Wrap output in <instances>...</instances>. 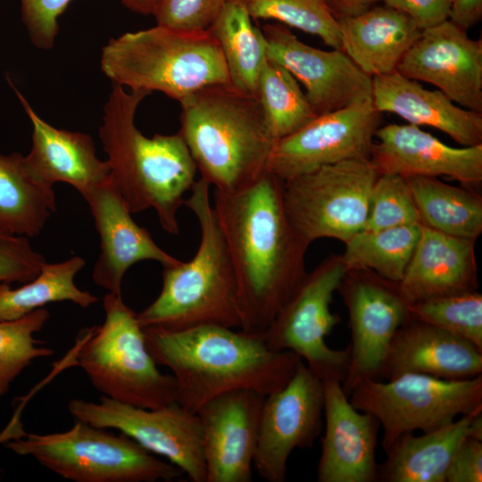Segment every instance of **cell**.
I'll use <instances>...</instances> for the list:
<instances>
[{"label":"cell","mask_w":482,"mask_h":482,"mask_svg":"<svg viewBox=\"0 0 482 482\" xmlns=\"http://www.w3.org/2000/svg\"><path fill=\"white\" fill-rule=\"evenodd\" d=\"M46 262L27 237L0 233V283L29 282L37 276Z\"/></svg>","instance_id":"39"},{"label":"cell","mask_w":482,"mask_h":482,"mask_svg":"<svg viewBox=\"0 0 482 482\" xmlns=\"http://www.w3.org/2000/svg\"><path fill=\"white\" fill-rule=\"evenodd\" d=\"M253 20H274L340 49L338 21L326 0H243Z\"/></svg>","instance_id":"35"},{"label":"cell","mask_w":482,"mask_h":482,"mask_svg":"<svg viewBox=\"0 0 482 482\" xmlns=\"http://www.w3.org/2000/svg\"><path fill=\"white\" fill-rule=\"evenodd\" d=\"M474 241L422 226L400 289L410 303L477 291Z\"/></svg>","instance_id":"24"},{"label":"cell","mask_w":482,"mask_h":482,"mask_svg":"<svg viewBox=\"0 0 482 482\" xmlns=\"http://www.w3.org/2000/svg\"><path fill=\"white\" fill-rule=\"evenodd\" d=\"M100 66L112 83L179 102L206 86L229 82L227 66L209 30L183 32L156 25L111 38Z\"/></svg>","instance_id":"6"},{"label":"cell","mask_w":482,"mask_h":482,"mask_svg":"<svg viewBox=\"0 0 482 482\" xmlns=\"http://www.w3.org/2000/svg\"><path fill=\"white\" fill-rule=\"evenodd\" d=\"M85 265V260L75 255L63 262H46L36 278L18 288L0 283V320H17L54 302L69 301L81 308L97 303V296L75 284L76 275Z\"/></svg>","instance_id":"31"},{"label":"cell","mask_w":482,"mask_h":482,"mask_svg":"<svg viewBox=\"0 0 482 482\" xmlns=\"http://www.w3.org/2000/svg\"><path fill=\"white\" fill-rule=\"evenodd\" d=\"M337 21L340 49L371 79L395 71L421 32L407 14L384 4Z\"/></svg>","instance_id":"26"},{"label":"cell","mask_w":482,"mask_h":482,"mask_svg":"<svg viewBox=\"0 0 482 482\" xmlns=\"http://www.w3.org/2000/svg\"><path fill=\"white\" fill-rule=\"evenodd\" d=\"M407 179L422 226L474 242L481 235L479 192L449 185L436 177Z\"/></svg>","instance_id":"29"},{"label":"cell","mask_w":482,"mask_h":482,"mask_svg":"<svg viewBox=\"0 0 482 482\" xmlns=\"http://www.w3.org/2000/svg\"><path fill=\"white\" fill-rule=\"evenodd\" d=\"M381 112L371 96L317 115L297 131L275 141L267 170L287 180L345 160L370 158Z\"/></svg>","instance_id":"14"},{"label":"cell","mask_w":482,"mask_h":482,"mask_svg":"<svg viewBox=\"0 0 482 482\" xmlns=\"http://www.w3.org/2000/svg\"><path fill=\"white\" fill-rule=\"evenodd\" d=\"M4 445L75 482L171 481L183 474L129 436L79 420L66 431L27 433Z\"/></svg>","instance_id":"8"},{"label":"cell","mask_w":482,"mask_h":482,"mask_svg":"<svg viewBox=\"0 0 482 482\" xmlns=\"http://www.w3.org/2000/svg\"><path fill=\"white\" fill-rule=\"evenodd\" d=\"M421 224L407 178L378 175L370 193L365 230Z\"/></svg>","instance_id":"37"},{"label":"cell","mask_w":482,"mask_h":482,"mask_svg":"<svg viewBox=\"0 0 482 482\" xmlns=\"http://www.w3.org/2000/svg\"><path fill=\"white\" fill-rule=\"evenodd\" d=\"M474 411L420 436L413 432L397 438L378 465L380 482H445L452 457L460 443L469 436Z\"/></svg>","instance_id":"27"},{"label":"cell","mask_w":482,"mask_h":482,"mask_svg":"<svg viewBox=\"0 0 482 482\" xmlns=\"http://www.w3.org/2000/svg\"><path fill=\"white\" fill-rule=\"evenodd\" d=\"M34 393L35 390L33 389L26 396L19 400L18 405L16 406L15 411L13 412L10 421L0 432V445H4L11 440L21 438L27 434L21 420V416L22 410Z\"/></svg>","instance_id":"45"},{"label":"cell","mask_w":482,"mask_h":482,"mask_svg":"<svg viewBox=\"0 0 482 482\" xmlns=\"http://www.w3.org/2000/svg\"><path fill=\"white\" fill-rule=\"evenodd\" d=\"M143 330L156 363L172 372L176 403L195 413L212 398L237 389L267 396L287 385L302 361L294 352L269 349L262 337L220 325Z\"/></svg>","instance_id":"2"},{"label":"cell","mask_w":482,"mask_h":482,"mask_svg":"<svg viewBox=\"0 0 482 482\" xmlns=\"http://www.w3.org/2000/svg\"><path fill=\"white\" fill-rule=\"evenodd\" d=\"M482 18V0H451V21L468 30Z\"/></svg>","instance_id":"43"},{"label":"cell","mask_w":482,"mask_h":482,"mask_svg":"<svg viewBox=\"0 0 482 482\" xmlns=\"http://www.w3.org/2000/svg\"><path fill=\"white\" fill-rule=\"evenodd\" d=\"M227 0H160L153 16L156 25L183 32L206 31Z\"/></svg>","instance_id":"38"},{"label":"cell","mask_w":482,"mask_h":482,"mask_svg":"<svg viewBox=\"0 0 482 482\" xmlns=\"http://www.w3.org/2000/svg\"><path fill=\"white\" fill-rule=\"evenodd\" d=\"M208 30L220 46L230 84L256 96L259 76L268 59L267 43L244 1L227 0Z\"/></svg>","instance_id":"30"},{"label":"cell","mask_w":482,"mask_h":482,"mask_svg":"<svg viewBox=\"0 0 482 482\" xmlns=\"http://www.w3.org/2000/svg\"><path fill=\"white\" fill-rule=\"evenodd\" d=\"M396 71L433 85L456 104L482 113V40L446 20L422 29Z\"/></svg>","instance_id":"16"},{"label":"cell","mask_w":482,"mask_h":482,"mask_svg":"<svg viewBox=\"0 0 482 482\" xmlns=\"http://www.w3.org/2000/svg\"><path fill=\"white\" fill-rule=\"evenodd\" d=\"M323 383L302 360L291 379L264 400L253 463L268 482H284L295 448L312 447L320 435Z\"/></svg>","instance_id":"15"},{"label":"cell","mask_w":482,"mask_h":482,"mask_svg":"<svg viewBox=\"0 0 482 482\" xmlns=\"http://www.w3.org/2000/svg\"><path fill=\"white\" fill-rule=\"evenodd\" d=\"M265 395L249 389L220 395L198 411L206 482H250Z\"/></svg>","instance_id":"18"},{"label":"cell","mask_w":482,"mask_h":482,"mask_svg":"<svg viewBox=\"0 0 482 482\" xmlns=\"http://www.w3.org/2000/svg\"><path fill=\"white\" fill-rule=\"evenodd\" d=\"M50 317L46 308L13 320H0V396L33 361L49 357L54 351L34 337Z\"/></svg>","instance_id":"34"},{"label":"cell","mask_w":482,"mask_h":482,"mask_svg":"<svg viewBox=\"0 0 482 482\" xmlns=\"http://www.w3.org/2000/svg\"><path fill=\"white\" fill-rule=\"evenodd\" d=\"M325 431L317 469L319 482H375L380 427L371 413L355 409L337 379L322 381Z\"/></svg>","instance_id":"21"},{"label":"cell","mask_w":482,"mask_h":482,"mask_svg":"<svg viewBox=\"0 0 482 482\" xmlns=\"http://www.w3.org/2000/svg\"><path fill=\"white\" fill-rule=\"evenodd\" d=\"M409 317L462 337L482 350V295L473 292L409 304Z\"/></svg>","instance_id":"36"},{"label":"cell","mask_w":482,"mask_h":482,"mask_svg":"<svg viewBox=\"0 0 482 482\" xmlns=\"http://www.w3.org/2000/svg\"><path fill=\"white\" fill-rule=\"evenodd\" d=\"M283 180L266 170L236 192L214 189L213 210L234 269L241 331L262 337L305 271L309 245L286 213Z\"/></svg>","instance_id":"1"},{"label":"cell","mask_w":482,"mask_h":482,"mask_svg":"<svg viewBox=\"0 0 482 482\" xmlns=\"http://www.w3.org/2000/svg\"><path fill=\"white\" fill-rule=\"evenodd\" d=\"M261 29L268 58L284 66L302 83L316 115L371 96L372 79L341 49L322 50L309 46L280 23H268Z\"/></svg>","instance_id":"17"},{"label":"cell","mask_w":482,"mask_h":482,"mask_svg":"<svg viewBox=\"0 0 482 482\" xmlns=\"http://www.w3.org/2000/svg\"><path fill=\"white\" fill-rule=\"evenodd\" d=\"M149 95L112 83L99 137L131 213L153 208L162 228L179 235L178 212L195 182L197 168L179 132L147 137L137 128V107Z\"/></svg>","instance_id":"3"},{"label":"cell","mask_w":482,"mask_h":482,"mask_svg":"<svg viewBox=\"0 0 482 482\" xmlns=\"http://www.w3.org/2000/svg\"><path fill=\"white\" fill-rule=\"evenodd\" d=\"M406 373L472 378L482 374V350L462 337L409 318L390 343L379 378Z\"/></svg>","instance_id":"22"},{"label":"cell","mask_w":482,"mask_h":482,"mask_svg":"<svg viewBox=\"0 0 482 482\" xmlns=\"http://www.w3.org/2000/svg\"><path fill=\"white\" fill-rule=\"evenodd\" d=\"M352 405L374 415L383 428L386 453L401 436L428 432L482 407V374L451 380L406 373L382 382L366 379L350 393Z\"/></svg>","instance_id":"9"},{"label":"cell","mask_w":482,"mask_h":482,"mask_svg":"<svg viewBox=\"0 0 482 482\" xmlns=\"http://www.w3.org/2000/svg\"><path fill=\"white\" fill-rule=\"evenodd\" d=\"M370 159L379 175L446 176L476 192L482 184V144L453 147L409 123L380 126Z\"/></svg>","instance_id":"19"},{"label":"cell","mask_w":482,"mask_h":482,"mask_svg":"<svg viewBox=\"0 0 482 482\" xmlns=\"http://www.w3.org/2000/svg\"><path fill=\"white\" fill-rule=\"evenodd\" d=\"M101 326L80 331L77 365L104 396L145 409L176 402L172 375L162 373L149 353L137 312L121 295L107 293Z\"/></svg>","instance_id":"7"},{"label":"cell","mask_w":482,"mask_h":482,"mask_svg":"<svg viewBox=\"0 0 482 482\" xmlns=\"http://www.w3.org/2000/svg\"><path fill=\"white\" fill-rule=\"evenodd\" d=\"M210 187L200 178L184 201L199 224V245L190 261L163 266L160 294L137 313L142 328L176 331L212 324L240 329L236 276Z\"/></svg>","instance_id":"5"},{"label":"cell","mask_w":482,"mask_h":482,"mask_svg":"<svg viewBox=\"0 0 482 482\" xmlns=\"http://www.w3.org/2000/svg\"><path fill=\"white\" fill-rule=\"evenodd\" d=\"M469 437L482 441V409L477 411L469 424Z\"/></svg>","instance_id":"47"},{"label":"cell","mask_w":482,"mask_h":482,"mask_svg":"<svg viewBox=\"0 0 482 482\" xmlns=\"http://www.w3.org/2000/svg\"><path fill=\"white\" fill-rule=\"evenodd\" d=\"M100 237V253L93 269L96 285L121 295L127 270L142 261L163 266L181 261L162 250L147 229L137 225L112 177L94 187L85 197Z\"/></svg>","instance_id":"20"},{"label":"cell","mask_w":482,"mask_h":482,"mask_svg":"<svg viewBox=\"0 0 482 482\" xmlns=\"http://www.w3.org/2000/svg\"><path fill=\"white\" fill-rule=\"evenodd\" d=\"M129 11L143 14L153 15L160 0H120Z\"/></svg>","instance_id":"46"},{"label":"cell","mask_w":482,"mask_h":482,"mask_svg":"<svg viewBox=\"0 0 482 482\" xmlns=\"http://www.w3.org/2000/svg\"><path fill=\"white\" fill-rule=\"evenodd\" d=\"M68 411L75 420L114 428L154 454L177 466L193 482H206L203 432L199 416L176 402L145 409L102 395L99 402L71 399Z\"/></svg>","instance_id":"12"},{"label":"cell","mask_w":482,"mask_h":482,"mask_svg":"<svg viewBox=\"0 0 482 482\" xmlns=\"http://www.w3.org/2000/svg\"><path fill=\"white\" fill-rule=\"evenodd\" d=\"M371 97L379 112L409 124L441 130L461 146L482 144V113L465 109L438 89L425 88L398 71L372 78Z\"/></svg>","instance_id":"25"},{"label":"cell","mask_w":482,"mask_h":482,"mask_svg":"<svg viewBox=\"0 0 482 482\" xmlns=\"http://www.w3.org/2000/svg\"><path fill=\"white\" fill-rule=\"evenodd\" d=\"M347 270L341 255H330L306 272L262 336L269 349L295 353L321 381L343 383L348 371L350 346L325 340L340 322L330 304Z\"/></svg>","instance_id":"11"},{"label":"cell","mask_w":482,"mask_h":482,"mask_svg":"<svg viewBox=\"0 0 482 482\" xmlns=\"http://www.w3.org/2000/svg\"><path fill=\"white\" fill-rule=\"evenodd\" d=\"M55 211L54 187L32 174L24 155L0 154V233L37 237Z\"/></svg>","instance_id":"28"},{"label":"cell","mask_w":482,"mask_h":482,"mask_svg":"<svg viewBox=\"0 0 482 482\" xmlns=\"http://www.w3.org/2000/svg\"><path fill=\"white\" fill-rule=\"evenodd\" d=\"M407 14L422 30L449 18L451 0H381Z\"/></svg>","instance_id":"42"},{"label":"cell","mask_w":482,"mask_h":482,"mask_svg":"<svg viewBox=\"0 0 482 482\" xmlns=\"http://www.w3.org/2000/svg\"><path fill=\"white\" fill-rule=\"evenodd\" d=\"M12 87L32 124L31 148L24 157L29 170L37 179L52 187L57 182L67 183L84 198L111 178L110 164L97 157L89 135L50 125Z\"/></svg>","instance_id":"23"},{"label":"cell","mask_w":482,"mask_h":482,"mask_svg":"<svg viewBox=\"0 0 482 482\" xmlns=\"http://www.w3.org/2000/svg\"><path fill=\"white\" fill-rule=\"evenodd\" d=\"M482 481V441L465 437L450 461L445 482Z\"/></svg>","instance_id":"41"},{"label":"cell","mask_w":482,"mask_h":482,"mask_svg":"<svg viewBox=\"0 0 482 482\" xmlns=\"http://www.w3.org/2000/svg\"><path fill=\"white\" fill-rule=\"evenodd\" d=\"M256 97L267 130L275 141L297 131L317 116L296 79L269 58L259 76Z\"/></svg>","instance_id":"33"},{"label":"cell","mask_w":482,"mask_h":482,"mask_svg":"<svg viewBox=\"0 0 482 482\" xmlns=\"http://www.w3.org/2000/svg\"><path fill=\"white\" fill-rule=\"evenodd\" d=\"M347 309L350 362L342 383L349 396L366 379H379L390 343L410 318L409 303L398 282L367 270H347L337 289Z\"/></svg>","instance_id":"13"},{"label":"cell","mask_w":482,"mask_h":482,"mask_svg":"<svg viewBox=\"0 0 482 482\" xmlns=\"http://www.w3.org/2000/svg\"><path fill=\"white\" fill-rule=\"evenodd\" d=\"M71 0H21V19L34 46L53 48L59 31L58 19Z\"/></svg>","instance_id":"40"},{"label":"cell","mask_w":482,"mask_h":482,"mask_svg":"<svg viewBox=\"0 0 482 482\" xmlns=\"http://www.w3.org/2000/svg\"><path fill=\"white\" fill-rule=\"evenodd\" d=\"M421 224L380 229L362 230L345 244L342 261L348 270H367L399 282L420 238Z\"/></svg>","instance_id":"32"},{"label":"cell","mask_w":482,"mask_h":482,"mask_svg":"<svg viewBox=\"0 0 482 482\" xmlns=\"http://www.w3.org/2000/svg\"><path fill=\"white\" fill-rule=\"evenodd\" d=\"M179 104V132L201 178L215 190L243 189L267 170L275 140L256 96L227 82L202 87Z\"/></svg>","instance_id":"4"},{"label":"cell","mask_w":482,"mask_h":482,"mask_svg":"<svg viewBox=\"0 0 482 482\" xmlns=\"http://www.w3.org/2000/svg\"><path fill=\"white\" fill-rule=\"evenodd\" d=\"M328 7L338 20L360 14L381 0H326Z\"/></svg>","instance_id":"44"},{"label":"cell","mask_w":482,"mask_h":482,"mask_svg":"<svg viewBox=\"0 0 482 482\" xmlns=\"http://www.w3.org/2000/svg\"><path fill=\"white\" fill-rule=\"evenodd\" d=\"M378 175L370 158H357L283 180L284 208L294 229L309 245L323 237L345 243L365 229Z\"/></svg>","instance_id":"10"}]
</instances>
